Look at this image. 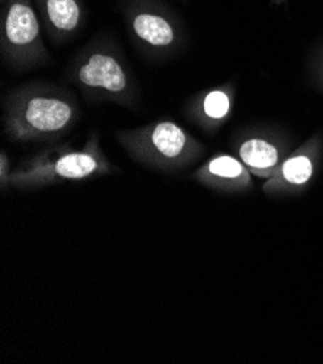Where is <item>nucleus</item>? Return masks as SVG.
<instances>
[{
    "mask_svg": "<svg viewBox=\"0 0 323 364\" xmlns=\"http://www.w3.org/2000/svg\"><path fill=\"white\" fill-rule=\"evenodd\" d=\"M0 46L6 64L25 70L50 60L43 23L32 0H5L0 15Z\"/></svg>",
    "mask_w": 323,
    "mask_h": 364,
    "instance_id": "obj_6",
    "label": "nucleus"
},
{
    "mask_svg": "<svg viewBox=\"0 0 323 364\" xmlns=\"http://www.w3.org/2000/svg\"><path fill=\"white\" fill-rule=\"evenodd\" d=\"M0 2H2V4H4V2H5V0H0Z\"/></svg>",
    "mask_w": 323,
    "mask_h": 364,
    "instance_id": "obj_13",
    "label": "nucleus"
},
{
    "mask_svg": "<svg viewBox=\"0 0 323 364\" xmlns=\"http://www.w3.org/2000/svg\"><path fill=\"white\" fill-rule=\"evenodd\" d=\"M109 171L111 163L100 149L97 135L92 134L80 150L64 144L28 159L9 173L8 183L22 189L41 188L64 180L96 177Z\"/></svg>",
    "mask_w": 323,
    "mask_h": 364,
    "instance_id": "obj_2",
    "label": "nucleus"
},
{
    "mask_svg": "<svg viewBox=\"0 0 323 364\" xmlns=\"http://www.w3.org/2000/svg\"><path fill=\"white\" fill-rule=\"evenodd\" d=\"M238 156L246 168L260 176H268L280 166L281 153L271 141L253 136L242 141L238 149Z\"/></svg>",
    "mask_w": 323,
    "mask_h": 364,
    "instance_id": "obj_9",
    "label": "nucleus"
},
{
    "mask_svg": "<svg viewBox=\"0 0 323 364\" xmlns=\"http://www.w3.org/2000/svg\"><path fill=\"white\" fill-rule=\"evenodd\" d=\"M43 28L54 43H64L84 25L86 6L83 0H33Z\"/></svg>",
    "mask_w": 323,
    "mask_h": 364,
    "instance_id": "obj_7",
    "label": "nucleus"
},
{
    "mask_svg": "<svg viewBox=\"0 0 323 364\" xmlns=\"http://www.w3.org/2000/svg\"><path fill=\"white\" fill-rule=\"evenodd\" d=\"M195 177L207 185H214L218 181L229 183V181H246L248 171L245 164L235 157L218 154L212 157L204 166H202L196 171Z\"/></svg>",
    "mask_w": 323,
    "mask_h": 364,
    "instance_id": "obj_10",
    "label": "nucleus"
},
{
    "mask_svg": "<svg viewBox=\"0 0 323 364\" xmlns=\"http://www.w3.org/2000/svg\"><path fill=\"white\" fill-rule=\"evenodd\" d=\"M70 77L89 100L136 103V83L111 40H94L86 46L71 64Z\"/></svg>",
    "mask_w": 323,
    "mask_h": 364,
    "instance_id": "obj_3",
    "label": "nucleus"
},
{
    "mask_svg": "<svg viewBox=\"0 0 323 364\" xmlns=\"http://www.w3.org/2000/svg\"><path fill=\"white\" fill-rule=\"evenodd\" d=\"M80 115L71 92L51 85H29L6 97L5 134L16 142H48L67 134Z\"/></svg>",
    "mask_w": 323,
    "mask_h": 364,
    "instance_id": "obj_1",
    "label": "nucleus"
},
{
    "mask_svg": "<svg viewBox=\"0 0 323 364\" xmlns=\"http://www.w3.org/2000/svg\"><path fill=\"white\" fill-rule=\"evenodd\" d=\"M118 139L132 159L163 170L187 167L204 151L195 136L170 119H158L146 127L121 131Z\"/></svg>",
    "mask_w": 323,
    "mask_h": 364,
    "instance_id": "obj_4",
    "label": "nucleus"
},
{
    "mask_svg": "<svg viewBox=\"0 0 323 364\" xmlns=\"http://www.w3.org/2000/svg\"><path fill=\"white\" fill-rule=\"evenodd\" d=\"M0 163H2V180H8L9 174L6 173V167H8V160H6V156L2 153V156H0Z\"/></svg>",
    "mask_w": 323,
    "mask_h": 364,
    "instance_id": "obj_12",
    "label": "nucleus"
},
{
    "mask_svg": "<svg viewBox=\"0 0 323 364\" xmlns=\"http://www.w3.org/2000/svg\"><path fill=\"white\" fill-rule=\"evenodd\" d=\"M121 11L131 40L143 54L171 55L186 43L183 19L164 0H122Z\"/></svg>",
    "mask_w": 323,
    "mask_h": 364,
    "instance_id": "obj_5",
    "label": "nucleus"
},
{
    "mask_svg": "<svg viewBox=\"0 0 323 364\" xmlns=\"http://www.w3.org/2000/svg\"><path fill=\"white\" fill-rule=\"evenodd\" d=\"M232 109V96L226 87H218L199 95L187 106L193 121L203 128H213L224 122Z\"/></svg>",
    "mask_w": 323,
    "mask_h": 364,
    "instance_id": "obj_8",
    "label": "nucleus"
},
{
    "mask_svg": "<svg viewBox=\"0 0 323 364\" xmlns=\"http://www.w3.org/2000/svg\"><path fill=\"white\" fill-rule=\"evenodd\" d=\"M317 151V145L314 141L307 142L303 149L296 151L293 156L287 159L280 166L278 177L285 185L302 186L310 180L313 176V153Z\"/></svg>",
    "mask_w": 323,
    "mask_h": 364,
    "instance_id": "obj_11",
    "label": "nucleus"
}]
</instances>
